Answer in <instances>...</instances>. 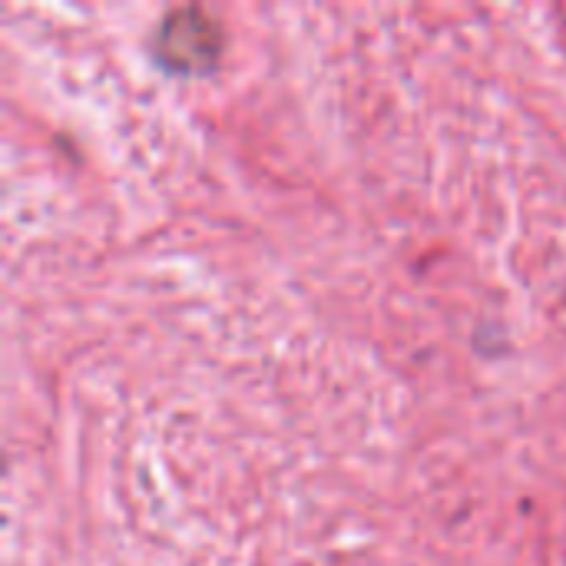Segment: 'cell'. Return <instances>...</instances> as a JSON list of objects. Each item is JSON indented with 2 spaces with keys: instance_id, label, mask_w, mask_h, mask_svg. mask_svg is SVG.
<instances>
[{
  "instance_id": "6da1fadb",
  "label": "cell",
  "mask_w": 566,
  "mask_h": 566,
  "mask_svg": "<svg viewBox=\"0 0 566 566\" xmlns=\"http://www.w3.org/2000/svg\"><path fill=\"white\" fill-rule=\"evenodd\" d=\"M222 46L226 30L202 7H176L156 27V56L172 73H209Z\"/></svg>"
}]
</instances>
